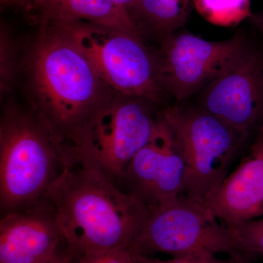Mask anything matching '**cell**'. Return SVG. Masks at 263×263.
<instances>
[{
    "instance_id": "cell-1",
    "label": "cell",
    "mask_w": 263,
    "mask_h": 263,
    "mask_svg": "<svg viewBox=\"0 0 263 263\" xmlns=\"http://www.w3.org/2000/svg\"><path fill=\"white\" fill-rule=\"evenodd\" d=\"M40 23L17 54V78L22 76L29 108L72 156L95 114L117 93L56 24L41 18Z\"/></svg>"
},
{
    "instance_id": "cell-2",
    "label": "cell",
    "mask_w": 263,
    "mask_h": 263,
    "mask_svg": "<svg viewBox=\"0 0 263 263\" xmlns=\"http://www.w3.org/2000/svg\"><path fill=\"white\" fill-rule=\"evenodd\" d=\"M43 198L51 205L72 257L129 249L149 213L140 199L81 157L66 162Z\"/></svg>"
},
{
    "instance_id": "cell-3",
    "label": "cell",
    "mask_w": 263,
    "mask_h": 263,
    "mask_svg": "<svg viewBox=\"0 0 263 263\" xmlns=\"http://www.w3.org/2000/svg\"><path fill=\"white\" fill-rule=\"evenodd\" d=\"M67 155L30 109L8 105L0 122V206L3 214L42 200Z\"/></svg>"
},
{
    "instance_id": "cell-4",
    "label": "cell",
    "mask_w": 263,
    "mask_h": 263,
    "mask_svg": "<svg viewBox=\"0 0 263 263\" xmlns=\"http://www.w3.org/2000/svg\"><path fill=\"white\" fill-rule=\"evenodd\" d=\"M160 115L174 132L186 160L181 197L203 204L228 176L232 164L252 143L204 109L167 107Z\"/></svg>"
},
{
    "instance_id": "cell-5",
    "label": "cell",
    "mask_w": 263,
    "mask_h": 263,
    "mask_svg": "<svg viewBox=\"0 0 263 263\" xmlns=\"http://www.w3.org/2000/svg\"><path fill=\"white\" fill-rule=\"evenodd\" d=\"M48 20L61 29L116 93L151 102L158 100L162 89L158 60L143 44L139 31Z\"/></svg>"
},
{
    "instance_id": "cell-6",
    "label": "cell",
    "mask_w": 263,
    "mask_h": 263,
    "mask_svg": "<svg viewBox=\"0 0 263 263\" xmlns=\"http://www.w3.org/2000/svg\"><path fill=\"white\" fill-rule=\"evenodd\" d=\"M129 249L142 255L160 253L172 257L238 255L228 228L205 205L182 197L149 209Z\"/></svg>"
},
{
    "instance_id": "cell-7",
    "label": "cell",
    "mask_w": 263,
    "mask_h": 263,
    "mask_svg": "<svg viewBox=\"0 0 263 263\" xmlns=\"http://www.w3.org/2000/svg\"><path fill=\"white\" fill-rule=\"evenodd\" d=\"M149 102L114 95L88 124L74 157L89 160L118 184L155 131L160 114Z\"/></svg>"
},
{
    "instance_id": "cell-8",
    "label": "cell",
    "mask_w": 263,
    "mask_h": 263,
    "mask_svg": "<svg viewBox=\"0 0 263 263\" xmlns=\"http://www.w3.org/2000/svg\"><path fill=\"white\" fill-rule=\"evenodd\" d=\"M252 47L242 35L214 42L173 33L164 39L158 60L161 86L182 101L235 67Z\"/></svg>"
},
{
    "instance_id": "cell-9",
    "label": "cell",
    "mask_w": 263,
    "mask_h": 263,
    "mask_svg": "<svg viewBox=\"0 0 263 263\" xmlns=\"http://www.w3.org/2000/svg\"><path fill=\"white\" fill-rule=\"evenodd\" d=\"M185 174L183 151L160 113L149 141L135 156L118 185L152 209L181 197Z\"/></svg>"
},
{
    "instance_id": "cell-10",
    "label": "cell",
    "mask_w": 263,
    "mask_h": 263,
    "mask_svg": "<svg viewBox=\"0 0 263 263\" xmlns=\"http://www.w3.org/2000/svg\"><path fill=\"white\" fill-rule=\"evenodd\" d=\"M202 108L253 141L263 130V51L252 46L235 67L208 84Z\"/></svg>"
},
{
    "instance_id": "cell-11",
    "label": "cell",
    "mask_w": 263,
    "mask_h": 263,
    "mask_svg": "<svg viewBox=\"0 0 263 263\" xmlns=\"http://www.w3.org/2000/svg\"><path fill=\"white\" fill-rule=\"evenodd\" d=\"M65 245L46 199L4 213L0 221V263H47Z\"/></svg>"
},
{
    "instance_id": "cell-12",
    "label": "cell",
    "mask_w": 263,
    "mask_h": 263,
    "mask_svg": "<svg viewBox=\"0 0 263 263\" xmlns=\"http://www.w3.org/2000/svg\"><path fill=\"white\" fill-rule=\"evenodd\" d=\"M202 205L228 227L263 216V130L239 165Z\"/></svg>"
},
{
    "instance_id": "cell-13",
    "label": "cell",
    "mask_w": 263,
    "mask_h": 263,
    "mask_svg": "<svg viewBox=\"0 0 263 263\" xmlns=\"http://www.w3.org/2000/svg\"><path fill=\"white\" fill-rule=\"evenodd\" d=\"M36 8L41 18L139 31L129 13L111 0H39Z\"/></svg>"
},
{
    "instance_id": "cell-14",
    "label": "cell",
    "mask_w": 263,
    "mask_h": 263,
    "mask_svg": "<svg viewBox=\"0 0 263 263\" xmlns=\"http://www.w3.org/2000/svg\"><path fill=\"white\" fill-rule=\"evenodd\" d=\"M194 0H137L129 14L141 27L164 34H173L186 22Z\"/></svg>"
},
{
    "instance_id": "cell-15",
    "label": "cell",
    "mask_w": 263,
    "mask_h": 263,
    "mask_svg": "<svg viewBox=\"0 0 263 263\" xmlns=\"http://www.w3.org/2000/svg\"><path fill=\"white\" fill-rule=\"evenodd\" d=\"M205 20L221 27H233L252 17L250 0H194Z\"/></svg>"
},
{
    "instance_id": "cell-16",
    "label": "cell",
    "mask_w": 263,
    "mask_h": 263,
    "mask_svg": "<svg viewBox=\"0 0 263 263\" xmlns=\"http://www.w3.org/2000/svg\"><path fill=\"white\" fill-rule=\"evenodd\" d=\"M226 227L238 255L254 261L257 259H263V216Z\"/></svg>"
},
{
    "instance_id": "cell-17",
    "label": "cell",
    "mask_w": 263,
    "mask_h": 263,
    "mask_svg": "<svg viewBox=\"0 0 263 263\" xmlns=\"http://www.w3.org/2000/svg\"><path fill=\"white\" fill-rule=\"evenodd\" d=\"M131 252L135 263H255L253 259L241 255L227 256L226 258H220L216 254L202 253L161 259L155 256L142 255L132 251Z\"/></svg>"
},
{
    "instance_id": "cell-18",
    "label": "cell",
    "mask_w": 263,
    "mask_h": 263,
    "mask_svg": "<svg viewBox=\"0 0 263 263\" xmlns=\"http://www.w3.org/2000/svg\"><path fill=\"white\" fill-rule=\"evenodd\" d=\"M71 257L73 263H135L129 248L110 249Z\"/></svg>"
},
{
    "instance_id": "cell-19",
    "label": "cell",
    "mask_w": 263,
    "mask_h": 263,
    "mask_svg": "<svg viewBox=\"0 0 263 263\" xmlns=\"http://www.w3.org/2000/svg\"><path fill=\"white\" fill-rule=\"evenodd\" d=\"M47 263H73V260H72V257H71L70 254L68 253V252H67V249L65 247V249H61Z\"/></svg>"
},
{
    "instance_id": "cell-20",
    "label": "cell",
    "mask_w": 263,
    "mask_h": 263,
    "mask_svg": "<svg viewBox=\"0 0 263 263\" xmlns=\"http://www.w3.org/2000/svg\"><path fill=\"white\" fill-rule=\"evenodd\" d=\"M111 1L119 8L126 10L129 13L132 8L136 5L137 0H111Z\"/></svg>"
},
{
    "instance_id": "cell-21",
    "label": "cell",
    "mask_w": 263,
    "mask_h": 263,
    "mask_svg": "<svg viewBox=\"0 0 263 263\" xmlns=\"http://www.w3.org/2000/svg\"><path fill=\"white\" fill-rule=\"evenodd\" d=\"M38 2L39 0H12L11 4L18 5L27 10H31L36 8Z\"/></svg>"
},
{
    "instance_id": "cell-22",
    "label": "cell",
    "mask_w": 263,
    "mask_h": 263,
    "mask_svg": "<svg viewBox=\"0 0 263 263\" xmlns=\"http://www.w3.org/2000/svg\"><path fill=\"white\" fill-rule=\"evenodd\" d=\"M251 18H252V21H253L256 27H257V28L259 29V31L263 34V11L258 13V14L252 15Z\"/></svg>"
},
{
    "instance_id": "cell-23",
    "label": "cell",
    "mask_w": 263,
    "mask_h": 263,
    "mask_svg": "<svg viewBox=\"0 0 263 263\" xmlns=\"http://www.w3.org/2000/svg\"><path fill=\"white\" fill-rule=\"evenodd\" d=\"M12 0H1L2 4L8 5L11 4Z\"/></svg>"
}]
</instances>
